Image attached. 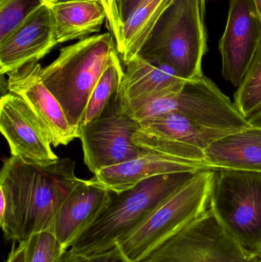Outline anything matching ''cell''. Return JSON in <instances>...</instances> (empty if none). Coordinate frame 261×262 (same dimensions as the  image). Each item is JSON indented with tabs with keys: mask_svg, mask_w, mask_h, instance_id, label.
I'll return each instance as SVG.
<instances>
[{
	"mask_svg": "<svg viewBox=\"0 0 261 262\" xmlns=\"http://www.w3.org/2000/svg\"><path fill=\"white\" fill-rule=\"evenodd\" d=\"M75 162L58 158L45 165L26 163L11 156L0 172V193L5 209L0 225L9 241H26L38 232L52 231L54 219L72 191L82 181Z\"/></svg>",
	"mask_w": 261,
	"mask_h": 262,
	"instance_id": "obj_1",
	"label": "cell"
},
{
	"mask_svg": "<svg viewBox=\"0 0 261 262\" xmlns=\"http://www.w3.org/2000/svg\"><path fill=\"white\" fill-rule=\"evenodd\" d=\"M198 172L155 176L123 192L110 191L108 202L99 215L67 251L84 256L116 247L123 238L140 226Z\"/></svg>",
	"mask_w": 261,
	"mask_h": 262,
	"instance_id": "obj_2",
	"label": "cell"
},
{
	"mask_svg": "<svg viewBox=\"0 0 261 262\" xmlns=\"http://www.w3.org/2000/svg\"><path fill=\"white\" fill-rule=\"evenodd\" d=\"M116 49L110 32L93 35L62 48L58 58L41 69L44 85L78 132L90 95Z\"/></svg>",
	"mask_w": 261,
	"mask_h": 262,
	"instance_id": "obj_3",
	"label": "cell"
},
{
	"mask_svg": "<svg viewBox=\"0 0 261 262\" xmlns=\"http://www.w3.org/2000/svg\"><path fill=\"white\" fill-rule=\"evenodd\" d=\"M205 9L202 0H171L137 55L170 66L185 80L202 76Z\"/></svg>",
	"mask_w": 261,
	"mask_h": 262,
	"instance_id": "obj_4",
	"label": "cell"
},
{
	"mask_svg": "<svg viewBox=\"0 0 261 262\" xmlns=\"http://www.w3.org/2000/svg\"><path fill=\"white\" fill-rule=\"evenodd\" d=\"M216 168L199 171L117 246L131 262H139L210 207Z\"/></svg>",
	"mask_w": 261,
	"mask_h": 262,
	"instance_id": "obj_5",
	"label": "cell"
},
{
	"mask_svg": "<svg viewBox=\"0 0 261 262\" xmlns=\"http://www.w3.org/2000/svg\"><path fill=\"white\" fill-rule=\"evenodd\" d=\"M124 104L127 113L139 122L177 114L210 127L234 132L251 127L234 103L204 75L188 80L176 92Z\"/></svg>",
	"mask_w": 261,
	"mask_h": 262,
	"instance_id": "obj_6",
	"label": "cell"
},
{
	"mask_svg": "<svg viewBox=\"0 0 261 262\" xmlns=\"http://www.w3.org/2000/svg\"><path fill=\"white\" fill-rule=\"evenodd\" d=\"M210 208L248 253L261 257V172L216 168Z\"/></svg>",
	"mask_w": 261,
	"mask_h": 262,
	"instance_id": "obj_7",
	"label": "cell"
},
{
	"mask_svg": "<svg viewBox=\"0 0 261 262\" xmlns=\"http://www.w3.org/2000/svg\"><path fill=\"white\" fill-rule=\"evenodd\" d=\"M140 124L126 111L121 90L114 94L100 115L79 128L84 161L90 172L137 158L150 151L133 142Z\"/></svg>",
	"mask_w": 261,
	"mask_h": 262,
	"instance_id": "obj_8",
	"label": "cell"
},
{
	"mask_svg": "<svg viewBox=\"0 0 261 262\" xmlns=\"http://www.w3.org/2000/svg\"><path fill=\"white\" fill-rule=\"evenodd\" d=\"M211 208L139 262H254Z\"/></svg>",
	"mask_w": 261,
	"mask_h": 262,
	"instance_id": "obj_9",
	"label": "cell"
},
{
	"mask_svg": "<svg viewBox=\"0 0 261 262\" xmlns=\"http://www.w3.org/2000/svg\"><path fill=\"white\" fill-rule=\"evenodd\" d=\"M133 142L143 149L175 158L202 163L205 149L234 131L210 127L177 114L162 115L139 122ZM213 168V167H211Z\"/></svg>",
	"mask_w": 261,
	"mask_h": 262,
	"instance_id": "obj_10",
	"label": "cell"
},
{
	"mask_svg": "<svg viewBox=\"0 0 261 262\" xmlns=\"http://www.w3.org/2000/svg\"><path fill=\"white\" fill-rule=\"evenodd\" d=\"M261 46V20L254 0H229L225 32L219 43L222 77L239 87Z\"/></svg>",
	"mask_w": 261,
	"mask_h": 262,
	"instance_id": "obj_11",
	"label": "cell"
},
{
	"mask_svg": "<svg viewBox=\"0 0 261 262\" xmlns=\"http://www.w3.org/2000/svg\"><path fill=\"white\" fill-rule=\"evenodd\" d=\"M41 64L31 63L8 74V92L21 98L36 117L52 146H67L79 132L70 125L58 100L41 78Z\"/></svg>",
	"mask_w": 261,
	"mask_h": 262,
	"instance_id": "obj_12",
	"label": "cell"
},
{
	"mask_svg": "<svg viewBox=\"0 0 261 262\" xmlns=\"http://www.w3.org/2000/svg\"><path fill=\"white\" fill-rule=\"evenodd\" d=\"M0 130L8 142L11 156L38 165L58 159L36 117L21 98L9 92L0 100Z\"/></svg>",
	"mask_w": 261,
	"mask_h": 262,
	"instance_id": "obj_13",
	"label": "cell"
},
{
	"mask_svg": "<svg viewBox=\"0 0 261 262\" xmlns=\"http://www.w3.org/2000/svg\"><path fill=\"white\" fill-rule=\"evenodd\" d=\"M57 45L50 7L44 3L0 40V72L38 62Z\"/></svg>",
	"mask_w": 261,
	"mask_h": 262,
	"instance_id": "obj_14",
	"label": "cell"
},
{
	"mask_svg": "<svg viewBox=\"0 0 261 262\" xmlns=\"http://www.w3.org/2000/svg\"><path fill=\"white\" fill-rule=\"evenodd\" d=\"M110 191L93 179L83 180L64 200L57 212L52 232L68 250L76 238L94 221L110 198Z\"/></svg>",
	"mask_w": 261,
	"mask_h": 262,
	"instance_id": "obj_15",
	"label": "cell"
},
{
	"mask_svg": "<svg viewBox=\"0 0 261 262\" xmlns=\"http://www.w3.org/2000/svg\"><path fill=\"white\" fill-rule=\"evenodd\" d=\"M211 168L207 165L148 152L137 158L101 169L93 180L112 192H121L155 176Z\"/></svg>",
	"mask_w": 261,
	"mask_h": 262,
	"instance_id": "obj_16",
	"label": "cell"
},
{
	"mask_svg": "<svg viewBox=\"0 0 261 262\" xmlns=\"http://www.w3.org/2000/svg\"><path fill=\"white\" fill-rule=\"evenodd\" d=\"M125 66L121 92L126 104L176 92L188 81L170 66L147 61L139 55Z\"/></svg>",
	"mask_w": 261,
	"mask_h": 262,
	"instance_id": "obj_17",
	"label": "cell"
},
{
	"mask_svg": "<svg viewBox=\"0 0 261 262\" xmlns=\"http://www.w3.org/2000/svg\"><path fill=\"white\" fill-rule=\"evenodd\" d=\"M204 152L211 167L261 172V128L251 126L231 133Z\"/></svg>",
	"mask_w": 261,
	"mask_h": 262,
	"instance_id": "obj_18",
	"label": "cell"
},
{
	"mask_svg": "<svg viewBox=\"0 0 261 262\" xmlns=\"http://www.w3.org/2000/svg\"><path fill=\"white\" fill-rule=\"evenodd\" d=\"M49 7L58 44L88 38L90 34L99 32L107 19L101 0L67 2Z\"/></svg>",
	"mask_w": 261,
	"mask_h": 262,
	"instance_id": "obj_19",
	"label": "cell"
},
{
	"mask_svg": "<svg viewBox=\"0 0 261 262\" xmlns=\"http://www.w3.org/2000/svg\"><path fill=\"white\" fill-rule=\"evenodd\" d=\"M171 0H143L123 24L122 39L116 49L124 64L138 55Z\"/></svg>",
	"mask_w": 261,
	"mask_h": 262,
	"instance_id": "obj_20",
	"label": "cell"
},
{
	"mask_svg": "<svg viewBox=\"0 0 261 262\" xmlns=\"http://www.w3.org/2000/svg\"><path fill=\"white\" fill-rule=\"evenodd\" d=\"M120 58L116 49L90 95L81 125L90 122L100 115L113 95L121 90L124 70Z\"/></svg>",
	"mask_w": 261,
	"mask_h": 262,
	"instance_id": "obj_21",
	"label": "cell"
},
{
	"mask_svg": "<svg viewBox=\"0 0 261 262\" xmlns=\"http://www.w3.org/2000/svg\"><path fill=\"white\" fill-rule=\"evenodd\" d=\"M233 103L248 121L261 112V46L237 88Z\"/></svg>",
	"mask_w": 261,
	"mask_h": 262,
	"instance_id": "obj_22",
	"label": "cell"
},
{
	"mask_svg": "<svg viewBox=\"0 0 261 262\" xmlns=\"http://www.w3.org/2000/svg\"><path fill=\"white\" fill-rule=\"evenodd\" d=\"M67 251L52 231L38 232L26 240L25 262H60Z\"/></svg>",
	"mask_w": 261,
	"mask_h": 262,
	"instance_id": "obj_23",
	"label": "cell"
},
{
	"mask_svg": "<svg viewBox=\"0 0 261 262\" xmlns=\"http://www.w3.org/2000/svg\"><path fill=\"white\" fill-rule=\"evenodd\" d=\"M42 4L41 0H0V40Z\"/></svg>",
	"mask_w": 261,
	"mask_h": 262,
	"instance_id": "obj_24",
	"label": "cell"
},
{
	"mask_svg": "<svg viewBox=\"0 0 261 262\" xmlns=\"http://www.w3.org/2000/svg\"><path fill=\"white\" fill-rule=\"evenodd\" d=\"M107 12V27L111 32L116 49L119 47L122 39L123 23L118 10L116 0H101Z\"/></svg>",
	"mask_w": 261,
	"mask_h": 262,
	"instance_id": "obj_25",
	"label": "cell"
},
{
	"mask_svg": "<svg viewBox=\"0 0 261 262\" xmlns=\"http://www.w3.org/2000/svg\"><path fill=\"white\" fill-rule=\"evenodd\" d=\"M80 256L81 262H131L124 255L118 246L106 252Z\"/></svg>",
	"mask_w": 261,
	"mask_h": 262,
	"instance_id": "obj_26",
	"label": "cell"
},
{
	"mask_svg": "<svg viewBox=\"0 0 261 262\" xmlns=\"http://www.w3.org/2000/svg\"><path fill=\"white\" fill-rule=\"evenodd\" d=\"M142 1L143 0H116L118 10H119L123 24L128 19L132 12Z\"/></svg>",
	"mask_w": 261,
	"mask_h": 262,
	"instance_id": "obj_27",
	"label": "cell"
},
{
	"mask_svg": "<svg viewBox=\"0 0 261 262\" xmlns=\"http://www.w3.org/2000/svg\"><path fill=\"white\" fill-rule=\"evenodd\" d=\"M17 247L12 248L6 262H25L26 258V241L20 242Z\"/></svg>",
	"mask_w": 261,
	"mask_h": 262,
	"instance_id": "obj_28",
	"label": "cell"
},
{
	"mask_svg": "<svg viewBox=\"0 0 261 262\" xmlns=\"http://www.w3.org/2000/svg\"><path fill=\"white\" fill-rule=\"evenodd\" d=\"M60 262H81V258L80 255H74L72 252L67 251Z\"/></svg>",
	"mask_w": 261,
	"mask_h": 262,
	"instance_id": "obj_29",
	"label": "cell"
},
{
	"mask_svg": "<svg viewBox=\"0 0 261 262\" xmlns=\"http://www.w3.org/2000/svg\"><path fill=\"white\" fill-rule=\"evenodd\" d=\"M248 122L252 127H260L261 128V112L250 118L248 120Z\"/></svg>",
	"mask_w": 261,
	"mask_h": 262,
	"instance_id": "obj_30",
	"label": "cell"
},
{
	"mask_svg": "<svg viewBox=\"0 0 261 262\" xmlns=\"http://www.w3.org/2000/svg\"><path fill=\"white\" fill-rule=\"evenodd\" d=\"M44 4L48 6H52V5L58 4V3H67V2L80 1V0H41Z\"/></svg>",
	"mask_w": 261,
	"mask_h": 262,
	"instance_id": "obj_31",
	"label": "cell"
},
{
	"mask_svg": "<svg viewBox=\"0 0 261 262\" xmlns=\"http://www.w3.org/2000/svg\"><path fill=\"white\" fill-rule=\"evenodd\" d=\"M254 5H255L256 9H257V14L259 18L261 20V0H254Z\"/></svg>",
	"mask_w": 261,
	"mask_h": 262,
	"instance_id": "obj_32",
	"label": "cell"
},
{
	"mask_svg": "<svg viewBox=\"0 0 261 262\" xmlns=\"http://www.w3.org/2000/svg\"><path fill=\"white\" fill-rule=\"evenodd\" d=\"M254 262H261V257L257 258V259H256Z\"/></svg>",
	"mask_w": 261,
	"mask_h": 262,
	"instance_id": "obj_33",
	"label": "cell"
},
{
	"mask_svg": "<svg viewBox=\"0 0 261 262\" xmlns=\"http://www.w3.org/2000/svg\"><path fill=\"white\" fill-rule=\"evenodd\" d=\"M206 1L207 0H202V3H203L204 6H206Z\"/></svg>",
	"mask_w": 261,
	"mask_h": 262,
	"instance_id": "obj_34",
	"label": "cell"
}]
</instances>
